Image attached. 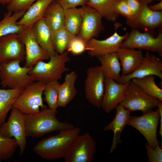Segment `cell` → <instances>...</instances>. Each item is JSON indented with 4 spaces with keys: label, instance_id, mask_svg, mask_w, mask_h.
I'll list each match as a JSON object with an SVG mask.
<instances>
[{
    "label": "cell",
    "instance_id": "4316f807",
    "mask_svg": "<svg viewBox=\"0 0 162 162\" xmlns=\"http://www.w3.org/2000/svg\"><path fill=\"white\" fill-rule=\"evenodd\" d=\"M24 88L0 89V127L5 122L8 112Z\"/></svg>",
    "mask_w": 162,
    "mask_h": 162
},
{
    "label": "cell",
    "instance_id": "d4e9b609",
    "mask_svg": "<svg viewBox=\"0 0 162 162\" xmlns=\"http://www.w3.org/2000/svg\"><path fill=\"white\" fill-rule=\"evenodd\" d=\"M43 18L51 31L64 28V9L56 0L49 5Z\"/></svg>",
    "mask_w": 162,
    "mask_h": 162
},
{
    "label": "cell",
    "instance_id": "ac0fdd59",
    "mask_svg": "<svg viewBox=\"0 0 162 162\" xmlns=\"http://www.w3.org/2000/svg\"><path fill=\"white\" fill-rule=\"evenodd\" d=\"M128 83L120 84L105 78L101 107L104 112L109 113L119 104L125 96Z\"/></svg>",
    "mask_w": 162,
    "mask_h": 162
},
{
    "label": "cell",
    "instance_id": "44dd1931",
    "mask_svg": "<svg viewBox=\"0 0 162 162\" xmlns=\"http://www.w3.org/2000/svg\"><path fill=\"white\" fill-rule=\"evenodd\" d=\"M35 38L38 44L49 54L53 56L57 53L52 42L51 31L43 17L32 26Z\"/></svg>",
    "mask_w": 162,
    "mask_h": 162
},
{
    "label": "cell",
    "instance_id": "1f68e13d",
    "mask_svg": "<svg viewBox=\"0 0 162 162\" xmlns=\"http://www.w3.org/2000/svg\"><path fill=\"white\" fill-rule=\"evenodd\" d=\"M60 84L57 80L50 81L46 84L43 94L44 95V100L50 109L57 110L58 107V100Z\"/></svg>",
    "mask_w": 162,
    "mask_h": 162
},
{
    "label": "cell",
    "instance_id": "603a6c76",
    "mask_svg": "<svg viewBox=\"0 0 162 162\" xmlns=\"http://www.w3.org/2000/svg\"><path fill=\"white\" fill-rule=\"evenodd\" d=\"M55 0H39L36 2L17 22V24L23 26L25 28L32 26L35 22L43 17L49 5Z\"/></svg>",
    "mask_w": 162,
    "mask_h": 162
},
{
    "label": "cell",
    "instance_id": "836d02e7",
    "mask_svg": "<svg viewBox=\"0 0 162 162\" xmlns=\"http://www.w3.org/2000/svg\"><path fill=\"white\" fill-rule=\"evenodd\" d=\"M86 43L80 37L78 36H75L69 43L67 51L73 55H79L86 50Z\"/></svg>",
    "mask_w": 162,
    "mask_h": 162
},
{
    "label": "cell",
    "instance_id": "9a60e30c",
    "mask_svg": "<svg viewBox=\"0 0 162 162\" xmlns=\"http://www.w3.org/2000/svg\"><path fill=\"white\" fill-rule=\"evenodd\" d=\"M32 26L25 28L22 32L19 34L25 46V66L28 68L32 67L40 60H49L50 57L48 53L37 42L33 34Z\"/></svg>",
    "mask_w": 162,
    "mask_h": 162
},
{
    "label": "cell",
    "instance_id": "e575fe53",
    "mask_svg": "<svg viewBox=\"0 0 162 162\" xmlns=\"http://www.w3.org/2000/svg\"><path fill=\"white\" fill-rule=\"evenodd\" d=\"M39 0H13L7 5L8 11L13 13L20 11L26 12L34 2Z\"/></svg>",
    "mask_w": 162,
    "mask_h": 162
},
{
    "label": "cell",
    "instance_id": "277c9868",
    "mask_svg": "<svg viewBox=\"0 0 162 162\" xmlns=\"http://www.w3.org/2000/svg\"><path fill=\"white\" fill-rule=\"evenodd\" d=\"M21 61L15 60L0 64V84L3 88H25L34 81L28 73L32 68L20 65Z\"/></svg>",
    "mask_w": 162,
    "mask_h": 162
},
{
    "label": "cell",
    "instance_id": "d6986e66",
    "mask_svg": "<svg viewBox=\"0 0 162 162\" xmlns=\"http://www.w3.org/2000/svg\"><path fill=\"white\" fill-rule=\"evenodd\" d=\"M115 109L116 112L115 117L103 129L104 131L112 130L113 132L114 136L110 151V154L113 152L118 144L122 142L120 138L121 133L125 126L128 124L131 112L120 104Z\"/></svg>",
    "mask_w": 162,
    "mask_h": 162
},
{
    "label": "cell",
    "instance_id": "7a4b0ae2",
    "mask_svg": "<svg viewBox=\"0 0 162 162\" xmlns=\"http://www.w3.org/2000/svg\"><path fill=\"white\" fill-rule=\"evenodd\" d=\"M57 113V110L46 107L36 113L24 114L26 136L39 137L75 127L70 123L58 120L56 117Z\"/></svg>",
    "mask_w": 162,
    "mask_h": 162
},
{
    "label": "cell",
    "instance_id": "2e32d148",
    "mask_svg": "<svg viewBox=\"0 0 162 162\" xmlns=\"http://www.w3.org/2000/svg\"><path fill=\"white\" fill-rule=\"evenodd\" d=\"M140 2L141 7L139 12L132 18L127 20V24L133 29H140L152 30L157 28H161L162 11H152L149 8L148 4Z\"/></svg>",
    "mask_w": 162,
    "mask_h": 162
},
{
    "label": "cell",
    "instance_id": "52a82bcc",
    "mask_svg": "<svg viewBox=\"0 0 162 162\" xmlns=\"http://www.w3.org/2000/svg\"><path fill=\"white\" fill-rule=\"evenodd\" d=\"M160 117L158 109L152 110L141 116H130L127 125L139 131L145 138L147 143L154 149L159 144L157 133Z\"/></svg>",
    "mask_w": 162,
    "mask_h": 162
},
{
    "label": "cell",
    "instance_id": "5bb4252c",
    "mask_svg": "<svg viewBox=\"0 0 162 162\" xmlns=\"http://www.w3.org/2000/svg\"><path fill=\"white\" fill-rule=\"evenodd\" d=\"M149 75L156 76L162 80V61L154 54L147 51L142 62L131 74L122 76L117 82L125 84L134 78H141Z\"/></svg>",
    "mask_w": 162,
    "mask_h": 162
},
{
    "label": "cell",
    "instance_id": "f1b7e54d",
    "mask_svg": "<svg viewBox=\"0 0 162 162\" xmlns=\"http://www.w3.org/2000/svg\"><path fill=\"white\" fill-rule=\"evenodd\" d=\"M64 28L73 35L77 36L80 31L82 22L81 8L64 10Z\"/></svg>",
    "mask_w": 162,
    "mask_h": 162
},
{
    "label": "cell",
    "instance_id": "8fae6325",
    "mask_svg": "<svg viewBox=\"0 0 162 162\" xmlns=\"http://www.w3.org/2000/svg\"><path fill=\"white\" fill-rule=\"evenodd\" d=\"M120 47L145 50L162 55V32H160L154 37L148 33H142L137 29H133L128 33Z\"/></svg>",
    "mask_w": 162,
    "mask_h": 162
},
{
    "label": "cell",
    "instance_id": "ee69618b",
    "mask_svg": "<svg viewBox=\"0 0 162 162\" xmlns=\"http://www.w3.org/2000/svg\"><path fill=\"white\" fill-rule=\"evenodd\" d=\"M1 68V64H0V69Z\"/></svg>",
    "mask_w": 162,
    "mask_h": 162
},
{
    "label": "cell",
    "instance_id": "f35d334b",
    "mask_svg": "<svg viewBox=\"0 0 162 162\" xmlns=\"http://www.w3.org/2000/svg\"><path fill=\"white\" fill-rule=\"evenodd\" d=\"M125 0L134 15L137 14L141 7V3L140 0Z\"/></svg>",
    "mask_w": 162,
    "mask_h": 162
},
{
    "label": "cell",
    "instance_id": "484cf974",
    "mask_svg": "<svg viewBox=\"0 0 162 162\" xmlns=\"http://www.w3.org/2000/svg\"><path fill=\"white\" fill-rule=\"evenodd\" d=\"M25 11L14 13L8 11L0 21V38L11 34H20L25 29L24 26L18 25L17 22L24 15Z\"/></svg>",
    "mask_w": 162,
    "mask_h": 162
},
{
    "label": "cell",
    "instance_id": "7c38bea8",
    "mask_svg": "<svg viewBox=\"0 0 162 162\" xmlns=\"http://www.w3.org/2000/svg\"><path fill=\"white\" fill-rule=\"evenodd\" d=\"M25 56V46L19 34L0 38V64L15 60L22 61Z\"/></svg>",
    "mask_w": 162,
    "mask_h": 162
},
{
    "label": "cell",
    "instance_id": "f6af8a7d",
    "mask_svg": "<svg viewBox=\"0 0 162 162\" xmlns=\"http://www.w3.org/2000/svg\"><path fill=\"white\" fill-rule=\"evenodd\" d=\"M1 161V160H0V162Z\"/></svg>",
    "mask_w": 162,
    "mask_h": 162
},
{
    "label": "cell",
    "instance_id": "5b68a950",
    "mask_svg": "<svg viewBox=\"0 0 162 162\" xmlns=\"http://www.w3.org/2000/svg\"><path fill=\"white\" fill-rule=\"evenodd\" d=\"M46 83L36 81L25 88L18 97L13 107L19 110L24 114L39 112L46 107L43 102L42 94Z\"/></svg>",
    "mask_w": 162,
    "mask_h": 162
},
{
    "label": "cell",
    "instance_id": "8992f818",
    "mask_svg": "<svg viewBox=\"0 0 162 162\" xmlns=\"http://www.w3.org/2000/svg\"><path fill=\"white\" fill-rule=\"evenodd\" d=\"M159 100L146 94L138 86L130 81L125 96L119 104L131 112L140 111L144 114L157 106Z\"/></svg>",
    "mask_w": 162,
    "mask_h": 162
},
{
    "label": "cell",
    "instance_id": "6da1fadb",
    "mask_svg": "<svg viewBox=\"0 0 162 162\" xmlns=\"http://www.w3.org/2000/svg\"><path fill=\"white\" fill-rule=\"evenodd\" d=\"M80 130V128L74 127L60 131L56 135L40 140L34 146L33 150L45 159L64 158Z\"/></svg>",
    "mask_w": 162,
    "mask_h": 162
},
{
    "label": "cell",
    "instance_id": "e0dca14e",
    "mask_svg": "<svg viewBox=\"0 0 162 162\" xmlns=\"http://www.w3.org/2000/svg\"><path fill=\"white\" fill-rule=\"evenodd\" d=\"M128 34L127 33L121 36L116 31L104 40H98L93 38L87 42L86 50L90 57L97 58L106 54L116 52Z\"/></svg>",
    "mask_w": 162,
    "mask_h": 162
},
{
    "label": "cell",
    "instance_id": "3957f363",
    "mask_svg": "<svg viewBox=\"0 0 162 162\" xmlns=\"http://www.w3.org/2000/svg\"><path fill=\"white\" fill-rule=\"evenodd\" d=\"M49 60L47 62L38 61L29 70L28 74L34 81L46 83L53 80H58L64 73L69 70L66 65L70 60L67 51L60 54L56 53L50 56Z\"/></svg>",
    "mask_w": 162,
    "mask_h": 162
},
{
    "label": "cell",
    "instance_id": "4fadbf2b",
    "mask_svg": "<svg viewBox=\"0 0 162 162\" xmlns=\"http://www.w3.org/2000/svg\"><path fill=\"white\" fill-rule=\"evenodd\" d=\"M82 20L80 31L77 35L87 42L96 37L104 29L102 16L95 9L87 5L81 7Z\"/></svg>",
    "mask_w": 162,
    "mask_h": 162
},
{
    "label": "cell",
    "instance_id": "4dcf8cb0",
    "mask_svg": "<svg viewBox=\"0 0 162 162\" xmlns=\"http://www.w3.org/2000/svg\"><path fill=\"white\" fill-rule=\"evenodd\" d=\"M52 38L56 52L62 54L67 51L70 41L75 36L64 28L51 31Z\"/></svg>",
    "mask_w": 162,
    "mask_h": 162
},
{
    "label": "cell",
    "instance_id": "7bdbcfd3",
    "mask_svg": "<svg viewBox=\"0 0 162 162\" xmlns=\"http://www.w3.org/2000/svg\"><path fill=\"white\" fill-rule=\"evenodd\" d=\"M154 0H157L159 2H160L161 1H162V0H140V1L142 2H144L145 3H146L147 4H148L151 3Z\"/></svg>",
    "mask_w": 162,
    "mask_h": 162
},
{
    "label": "cell",
    "instance_id": "60d3db41",
    "mask_svg": "<svg viewBox=\"0 0 162 162\" xmlns=\"http://www.w3.org/2000/svg\"><path fill=\"white\" fill-rule=\"evenodd\" d=\"M149 8L154 11H159L162 10V1L154 5L148 6Z\"/></svg>",
    "mask_w": 162,
    "mask_h": 162
},
{
    "label": "cell",
    "instance_id": "74e56055",
    "mask_svg": "<svg viewBox=\"0 0 162 162\" xmlns=\"http://www.w3.org/2000/svg\"><path fill=\"white\" fill-rule=\"evenodd\" d=\"M64 10L86 5L88 0H56Z\"/></svg>",
    "mask_w": 162,
    "mask_h": 162
},
{
    "label": "cell",
    "instance_id": "d590c367",
    "mask_svg": "<svg viewBox=\"0 0 162 162\" xmlns=\"http://www.w3.org/2000/svg\"><path fill=\"white\" fill-rule=\"evenodd\" d=\"M145 148L148 157V162H162V149L161 147L159 146V144L153 149L146 143Z\"/></svg>",
    "mask_w": 162,
    "mask_h": 162
},
{
    "label": "cell",
    "instance_id": "ffe728a7",
    "mask_svg": "<svg viewBox=\"0 0 162 162\" xmlns=\"http://www.w3.org/2000/svg\"><path fill=\"white\" fill-rule=\"evenodd\" d=\"M116 53L121 65L122 76L132 73L144 58L142 51L134 49L120 47Z\"/></svg>",
    "mask_w": 162,
    "mask_h": 162
},
{
    "label": "cell",
    "instance_id": "30bf717a",
    "mask_svg": "<svg viewBox=\"0 0 162 162\" xmlns=\"http://www.w3.org/2000/svg\"><path fill=\"white\" fill-rule=\"evenodd\" d=\"M96 143L91 135L87 132L78 135L64 158L65 162H91L96 150Z\"/></svg>",
    "mask_w": 162,
    "mask_h": 162
},
{
    "label": "cell",
    "instance_id": "cb8c5ba5",
    "mask_svg": "<svg viewBox=\"0 0 162 162\" xmlns=\"http://www.w3.org/2000/svg\"><path fill=\"white\" fill-rule=\"evenodd\" d=\"M105 78L117 82L121 75V67L116 52L106 54L97 58Z\"/></svg>",
    "mask_w": 162,
    "mask_h": 162
},
{
    "label": "cell",
    "instance_id": "9c48e42d",
    "mask_svg": "<svg viewBox=\"0 0 162 162\" xmlns=\"http://www.w3.org/2000/svg\"><path fill=\"white\" fill-rule=\"evenodd\" d=\"M11 109L8 120L0 127V134L15 138L20 147L21 156L23 154L27 144L24 114L14 107Z\"/></svg>",
    "mask_w": 162,
    "mask_h": 162
},
{
    "label": "cell",
    "instance_id": "ab89813d",
    "mask_svg": "<svg viewBox=\"0 0 162 162\" xmlns=\"http://www.w3.org/2000/svg\"><path fill=\"white\" fill-rule=\"evenodd\" d=\"M157 106L158 108L160 114V127L159 134L162 137V101L159 100Z\"/></svg>",
    "mask_w": 162,
    "mask_h": 162
},
{
    "label": "cell",
    "instance_id": "d6a6232c",
    "mask_svg": "<svg viewBox=\"0 0 162 162\" xmlns=\"http://www.w3.org/2000/svg\"><path fill=\"white\" fill-rule=\"evenodd\" d=\"M18 146L15 138L6 137L0 134V160H6L10 158Z\"/></svg>",
    "mask_w": 162,
    "mask_h": 162
},
{
    "label": "cell",
    "instance_id": "ba28073f",
    "mask_svg": "<svg viewBox=\"0 0 162 162\" xmlns=\"http://www.w3.org/2000/svg\"><path fill=\"white\" fill-rule=\"evenodd\" d=\"M85 92L88 102L95 107L100 108L104 91L105 77L100 66L92 67L86 71Z\"/></svg>",
    "mask_w": 162,
    "mask_h": 162
},
{
    "label": "cell",
    "instance_id": "83f0119b",
    "mask_svg": "<svg viewBox=\"0 0 162 162\" xmlns=\"http://www.w3.org/2000/svg\"><path fill=\"white\" fill-rule=\"evenodd\" d=\"M118 0H88L86 5L95 9L108 21L114 22L119 16L115 9Z\"/></svg>",
    "mask_w": 162,
    "mask_h": 162
},
{
    "label": "cell",
    "instance_id": "f546056e",
    "mask_svg": "<svg viewBox=\"0 0 162 162\" xmlns=\"http://www.w3.org/2000/svg\"><path fill=\"white\" fill-rule=\"evenodd\" d=\"M154 79V76L149 75L133 78L131 81L138 86L148 95L162 101V89L156 85Z\"/></svg>",
    "mask_w": 162,
    "mask_h": 162
},
{
    "label": "cell",
    "instance_id": "7402d4cb",
    "mask_svg": "<svg viewBox=\"0 0 162 162\" xmlns=\"http://www.w3.org/2000/svg\"><path fill=\"white\" fill-rule=\"evenodd\" d=\"M78 77L74 71L66 74L64 81L60 84L59 89L58 107H65L75 98L77 94L75 83Z\"/></svg>",
    "mask_w": 162,
    "mask_h": 162
},
{
    "label": "cell",
    "instance_id": "8d00e7d4",
    "mask_svg": "<svg viewBox=\"0 0 162 162\" xmlns=\"http://www.w3.org/2000/svg\"><path fill=\"white\" fill-rule=\"evenodd\" d=\"M115 9L119 15L125 17L127 20L131 19L134 16L125 0H119L116 6Z\"/></svg>",
    "mask_w": 162,
    "mask_h": 162
},
{
    "label": "cell",
    "instance_id": "b9f144b4",
    "mask_svg": "<svg viewBox=\"0 0 162 162\" xmlns=\"http://www.w3.org/2000/svg\"><path fill=\"white\" fill-rule=\"evenodd\" d=\"M13 0H0V3L3 6L10 4Z\"/></svg>",
    "mask_w": 162,
    "mask_h": 162
}]
</instances>
